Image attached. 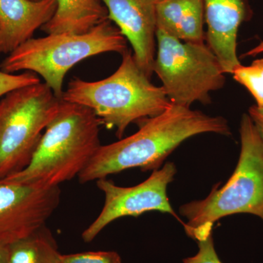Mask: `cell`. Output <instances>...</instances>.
Masks as SVG:
<instances>
[{
  "instance_id": "cell-23",
  "label": "cell",
  "mask_w": 263,
  "mask_h": 263,
  "mask_svg": "<svg viewBox=\"0 0 263 263\" xmlns=\"http://www.w3.org/2000/svg\"><path fill=\"white\" fill-rule=\"evenodd\" d=\"M34 1H39V0H34Z\"/></svg>"
},
{
  "instance_id": "cell-19",
  "label": "cell",
  "mask_w": 263,
  "mask_h": 263,
  "mask_svg": "<svg viewBox=\"0 0 263 263\" xmlns=\"http://www.w3.org/2000/svg\"><path fill=\"white\" fill-rule=\"evenodd\" d=\"M198 252L195 256L183 259V263H222L214 248L213 235L205 239L197 240Z\"/></svg>"
},
{
  "instance_id": "cell-9",
  "label": "cell",
  "mask_w": 263,
  "mask_h": 263,
  "mask_svg": "<svg viewBox=\"0 0 263 263\" xmlns=\"http://www.w3.org/2000/svg\"><path fill=\"white\" fill-rule=\"evenodd\" d=\"M60 196V186L0 180V243L11 245L46 226Z\"/></svg>"
},
{
  "instance_id": "cell-14",
  "label": "cell",
  "mask_w": 263,
  "mask_h": 263,
  "mask_svg": "<svg viewBox=\"0 0 263 263\" xmlns=\"http://www.w3.org/2000/svg\"><path fill=\"white\" fill-rule=\"evenodd\" d=\"M107 19L108 10L100 0H57L54 14L41 29L47 34H82Z\"/></svg>"
},
{
  "instance_id": "cell-7",
  "label": "cell",
  "mask_w": 263,
  "mask_h": 263,
  "mask_svg": "<svg viewBox=\"0 0 263 263\" xmlns=\"http://www.w3.org/2000/svg\"><path fill=\"white\" fill-rule=\"evenodd\" d=\"M156 41L153 72L171 103L188 108L195 102L210 104V93L226 84V72L206 43L183 42L160 29Z\"/></svg>"
},
{
  "instance_id": "cell-8",
  "label": "cell",
  "mask_w": 263,
  "mask_h": 263,
  "mask_svg": "<svg viewBox=\"0 0 263 263\" xmlns=\"http://www.w3.org/2000/svg\"><path fill=\"white\" fill-rule=\"evenodd\" d=\"M176 172L175 164L167 162L162 169L154 171L146 181L130 187L117 186L106 178L96 181L105 202L98 217L83 232V240L92 241L108 224L125 216L156 211L171 214L179 220L167 196V186L174 181Z\"/></svg>"
},
{
  "instance_id": "cell-20",
  "label": "cell",
  "mask_w": 263,
  "mask_h": 263,
  "mask_svg": "<svg viewBox=\"0 0 263 263\" xmlns=\"http://www.w3.org/2000/svg\"><path fill=\"white\" fill-rule=\"evenodd\" d=\"M249 115L263 140V110L256 105H252L249 109Z\"/></svg>"
},
{
  "instance_id": "cell-12",
  "label": "cell",
  "mask_w": 263,
  "mask_h": 263,
  "mask_svg": "<svg viewBox=\"0 0 263 263\" xmlns=\"http://www.w3.org/2000/svg\"><path fill=\"white\" fill-rule=\"evenodd\" d=\"M57 0H0V53L10 54L48 23Z\"/></svg>"
},
{
  "instance_id": "cell-6",
  "label": "cell",
  "mask_w": 263,
  "mask_h": 263,
  "mask_svg": "<svg viewBox=\"0 0 263 263\" xmlns=\"http://www.w3.org/2000/svg\"><path fill=\"white\" fill-rule=\"evenodd\" d=\"M62 103L41 82L13 90L0 100V180L28 165Z\"/></svg>"
},
{
  "instance_id": "cell-22",
  "label": "cell",
  "mask_w": 263,
  "mask_h": 263,
  "mask_svg": "<svg viewBox=\"0 0 263 263\" xmlns=\"http://www.w3.org/2000/svg\"><path fill=\"white\" fill-rule=\"evenodd\" d=\"M8 262V246L0 243V263Z\"/></svg>"
},
{
  "instance_id": "cell-13",
  "label": "cell",
  "mask_w": 263,
  "mask_h": 263,
  "mask_svg": "<svg viewBox=\"0 0 263 263\" xmlns=\"http://www.w3.org/2000/svg\"><path fill=\"white\" fill-rule=\"evenodd\" d=\"M203 0H161L157 7V29L179 41H205Z\"/></svg>"
},
{
  "instance_id": "cell-5",
  "label": "cell",
  "mask_w": 263,
  "mask_h": 263,
  "mask_svg": "<svg viewBox=\"0 0 263 263\" xmlns=\"http://www.w3.org/2000/svg\"><path fill=\"white\" fill-rule=\"evenodd\" d=\"M127 50V39L108 18L82 34L60 33L32 38L10 53L0 70L8 73L34 72L62 98L65 76L73 66L96 55L108 52L122 55Z\"/></svg>"
},
{
  "instance_id": "cell-16",
  "label": "cell",
  "mask_w": 263,
  "mask_h": 263,
  "mask_svg": "<svg viewBox=\"0 0 263 263\" xmlns=\"http://www.w3.org/2000/svg\"><path fill=\"white\" fill-rule=\"evenodd\" d=\"M233 79L245 86L263 110V59H257L249 66L240 65L231 74Z\"/></svg>"
},
{
  "instance_id": "cell-15",
  "label": "cell",
  "mask_w": 263,
  "mask_h": 263,
  "mask_svg": "<svg viewBox=\"0 0 263 263\" xmlns=\"http://www.w3.org/2000/svg\"><path fill=\"white\" fill-rule=\"evenodd\" d=\"M61 257L46 226L8 245V263H62Z\"/></svg>"
},
{
  "instance_id": "cell-17",
  "label": "cell",
  "mask_w": 263,
  "mask_h": 263,
  "mask_svg": "<svg viewBox=\"0 0 263 263\" xmlns=\"http://www.w3.org/2000/svg\"><path fill=\"white\" fill-rule=\"evenodd\" d=\"M62 263H122L119 254L112 251H98L62 254Z\"/></svg>"
},
{
  "instance_id": "cell-3",
  "label": "cell",
  "mask_w": 263,
  "mask_h": 263,
  "mask_svg": "<svg viewBox=\"0 0 263 263\" xmlns=\"http://www.w3.org/2000/svg\"><path fill=\"white\" fill-rule=\"evenodd\" d=\"M101 125L91 109L62 100L28 165L5 179L46 187L70 181L84 171L101 146Z\"/></svg>"
},
{
  "instance_id": "cell-11",
  "label": "cell",
  "mask_w": 263,
  "mask_h": 263,
  "mask_svg": "<svg viewBox=\"0 0 263 263\" xmlns=\"http://www.w3.org/2000/svg\"><path fill=\"white\" fill-rule=\"evenodd\" d=\"M205 41L226 73L241 65L237 55V37L247 9L245 0H203Z\"/></svg>"
},
{
  "instance_id": "cell-21",
  "label": "cell",
  "mask_w": 263,
  "mask_h": 263,
  "mask_svg": "<svg viewBox=\"0 0 263 263\" xmlns=\"http://www.w3.org/2000/svg\"><path fill=\"white\" fill-rule=\"evenodd\" d=\"M263 53V41H261L257 46L255 47L252 48L249 51L246 52L243 57H257L258 55L262 54Z\"/></svg>"
},
{
  "instance_id": "cell-10",
  "label": "cell",
  "mask_w": 263,
  "mask_h": 263,
  "mask_svg": "<svg viewBox=\"0 0 263 263\" xmlns=\"http://www.w3.org/2000/svg\"><path fill=\"white\" fill-rule=\"evenodd\" d=\"M111 21L130 43L137 63L153 75L156 54L157 7L161 0H100Z\"/></svg>"
},
{
  "instance_id": "cell-2",
  "label": "cell",
  "mask_w": 263,
  "mask_h": 263,
  "mask_svg": "<svg viewBox=\"0 0 263 263\" xmlns=\"http://www.w3.org/2000/svg\"><path fill=\"white\" fill-rule=\"evenodd\" d=\"M122 56L120 66L112 75L96 81L74 78L61 98L91 109L102 125L116 129L119 139L132 123L155 117L172 104L162 86L151 82L130 50Z\"/></svg>"
},
{
  "instance_id": "cell-1",
  "label": "cell",
  "mask_w": 263,
  "mask_h": 263,
  "mask_svg": "<svg viewBox=\"0 0 263 263\" xmlns=\"http://www.w3.org/2000/svg\"><path fill=\"white\" fill-rule=\"evenodd\" d=\"M139 123V129L134 134L100 146L78 176L81 183L105 179L109 175L134 167L154 171L191 137L203 133L231 135L224 117H213L174 104L162 114Z\"/></svg>"
},
{
  "instance_id": "cell-18",
  "label": "cell",
  "mask_w": 263,
  "mask_h": 263,
  "mask_svg": "<svg viewBox=\"0 0 263 263\" xmlns=\"http://www.w3.org/2000/svg\"><path fill=\"white\" fill-rule=\"evenodd\" d=\"M41 82L39 77L34 72L27 71L19 75H13L0 70V97L19 88Z\"/></svg>"
},
{
  "instance_id": "cell-4",
  "label": "cell",
  "mask_w": 263,
  "mask_h": 263,
  "mask_svg": "<svg viewBox=\"0 0 263 263\" xmlns=\"http://www.w3.org/2000/svg\"><path fill=\"white\" fill-rule=\"evenodd\" d=\"M240 136L239 159L226 184L219 188L217 183L203 200L179 208L187 219L185 231L196 241L212 235L214 223L232 214H253L263 222V140L249 114L240 120Z\"/></svg>"
}]
</instances>
